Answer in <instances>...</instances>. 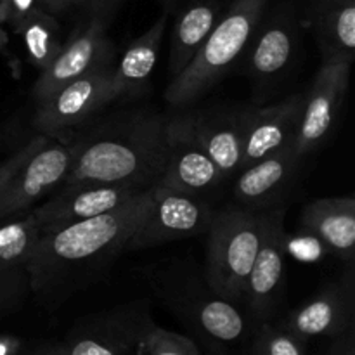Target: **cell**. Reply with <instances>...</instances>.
<instances>
[{
	"label": "cell",
	"mask_w": 355,
	"mask_h": 355,
	"mask_svg": "<svg viewBox=\"0 0 355 355\" xmlns=\"http://www.w3.org/2000/svg\"><path fill=\"white\" fill-rule=\"evenodd\" d=\"M149 207L151 187L99 217L42 232L24 266L30 290L49 307L61 304L127 250Z\"/></svg>",
	"instance_id": "6da1fadb"
},
{
	"label": "cell",
	"mask_w": 355,
	"mask_h": 355,
	"mask_svg": "<svg viewBox=\"0 0 355 355\" xmlns=\"http://www.w3.org/2000/svg\"><path fill=\"white\" fill-rule=\"evenodd\" d=\"M168 118L155 111H128L107 118L73 144L64 184L158 182L166 151Z\"/></svg>",
	"instance_id": "7a4b0ae2"
},
{
	"label": "cell",
	"mask_w": 355,
	"mask_h": 355,
	"mask_svg": "<svg viewBox=\"0 0 355 355\" xmlns=\"http://www.w3.org/2000/svg\"><path fill=\"white\" fill-rule=\"evenodd\" d=\"M269 0H231L193 61L170 80L165 99L175 110L191 106L217 85L248 52Z\"/></svg>",
	"instance_id": "3957f363"
},
{
	"label": "cell",
	"mask_w": 355,
	"mask_h": 355,
	"mask_svg": "<svg viewBox=\"0 0 355 355\" xmlns=\"http://www.w3.org/2000/svg\"><path fill=\"white\" fill-rule=\"evenodd\" d=\"M205 283L211 291L243 305L245 286L263 234V211L229 207L208 225Z\"/></svg>",
	"instance_id": "277c9868"
},
{
	"label": "cell",
	"mask_w": 355,
	"mask_h": 355,
	"mask_svg": "<svg viewBox=\"0 0 355 355\" xmlns=\"http://www.w3.org/2000/svg\"><path fill=\"white\" fill-rule=\"evenodd\" d=\"M191 329L194 342L208 355H234L255 326L245 307L208 288H194L168 302Z\"/></svg>",
	"instance_id": "5b68a950"
},
{
	"label": "cell",
	"mask_w": 355,
	"mask_h": 355,
	"mask_svg": "<svg viewBox=\"0 0 355 355\" xmlns=\"http://www.w3.org/2000/svg\"><path fill=\"white\" fill-rule=\"evenodd\" d=\"M153 324L149 302H128L76 321L62 345L68 355H139Z\"/></svg>",
	"instance_id": "8992f818"
},
{
	"label": "cell",
	"mask_w": 355,
	"mask_h": 355,
	"mask_svg": "<svg viewBox=\"0 0 355 355\" xmlns=\"http://www.w3.org/2000/svg\"><path fill=\"white\" fill-rule=\"evenodd\" d=\"M300 54V24L290 6L263 12L246 52V75L257 101H263L284 82Z\"/></svg>",
	"instance_id": "52a82bcc"
},
{
	"label": "cell",
	"mask_w": 355,
	"mask_h": 355,
	"mask_svg": "<svg viewBox=\"0 0 355 355\" xmlns=\"http://www.w3.org/2000/svg\"><path fill=\"white\" fill-rule=\"evenodd\" d=\"M284 208L263 211V234L245 286L243 307L253 326L276 321L286 297Z\"/></svg>",
	"instance_id": "ba28073f"
},
{
	"label": "cell",
	"mask_w": 355,
	"mask_h": 355,
	"mask_svg": "<svg viewBox=\"0 0 355 355\" xmlns=\"http://www.w3.org/2000/svg\"><path fill=\"white\" fill-rule=\"evenodd\" d=\"M352 62L347 58L322 59L318 75L302 99L300 120L290 148L298 158L305 159L318 151L335 130L349 90Z\"/></svg>",
	"instance_id": "9c48e42d"
},
{
	"label": "cell",
	"mask_w": 355,
	"mask_h": 355,
	"mask_svg": "<svg viewBox=\"0 0 355 355\" xmlns=\"http://www.w3.org/2000/svg\"><path fill=\"white\" fill-rule=\"evenodd\" d=\"M214 215V208L201 196L155 182L151 186V207L128 241L127 250L153 248L200 236L208 231Z\"/></svg>",
	"instance_id": "30bf717a"
},
{
	"label": "cell",
	"mask_w": 355,
	"mask_h": 355,
	"mask_svg": "<svg viewBox=\"0 0 355 355\" xmlns=\"http://www.w3.org/2000/svg\"><path fill=\"white\" fill-rule=\"evenodd\" d=\"M113 101V64L99 66L37 103L33 127L42 135H54L83 123Z\"/></svg>",
	"instance_id": "8fae6325"
},
{
	"label": "cell",
	"mask_w": 355,
	"mask_h": 355,
	"mask_svg": "<svg viewBox=\"0 0 355 355\" xmlns=\"http://www.w3.org/2000/svg\"><path fill=\"white\" fill-rule=\"evenodd\" d=\"M73 146L49 139L31 153L0 191V224L21 217L64 184L71 166Z\"/></svg>",
	"instance_id": "7c38bea8"
},
{
	"label": "cell",
	"mask_w": 355,
	"mask_h": 355,
	"mask_svg": "<svg viewBox=\"0 0 355 355\" xmlns=\"http://www.w3.org/2000/svg\"><path fill=\"white\" fill-rule=\"evenodd\" d=\"M227 180L194 135L189 113L177 114L166 121V151L158 184L184 193H211Z\"/></svg>",
	"instance_id": "4fadbf2b"
},
{
	"label": "cell",
	"mask_w": 355,
	"mask_h": 355,
	"mask_svg": "<svg viewBox=\"0 0 355 355\" xmlns=\"http://www.w3.org/2000/svg\"><path fill=\"white\" fill-rule=\"evenodd\" d=\"M111 59L113 45L106 33V17L90 16L85 24L69 35L58 55L40 71L33 85L35 101L40 103L66 83L99 66L111 64Z\"/></svg>",
	"instance_id": "5bb4252c"
},
{
	"label": "cell",
	"mask_w": 355,
	"mask_h": 355,
	"mask_svg": "<svg viewBox=\"0 0 355 355\" xmlns=\"http://www.w3.org/2000/svg\"><path fill=\"white\" fill-rule=\"evenodd\" d=\"M144 189L148 187L128 186V184H69L54 191V194L45 203L31 211L37 217L42 232H45L107 214L125 205Z\"/></svg>",
	"instance_id": "9a60e30c"
},
{
	"label": "cell",
	"mask_w": 355,
	"mask_h": 355,
	"mask_svg": "<svg viewBox=\"0 0 355 355\" xmlns=\"http://www.w3.org/2000/svg\"><path fill=\"white\" fill-rule=\"evenodd\" d=\"M355 288L354 274L349 270L345 279L329 283L318 295L298 305L277 321L297 338H336L354 328Z\"/></svg>",
	"instance_id": "2e32d148"
},
{
	"label": "cell",
	"mask_w": 355,
	"mask_h": 355,
	"mask_svg": "<svg viewBox=\"0 0 355 355\" xmlns=\"http://www.w3.org/2000/svg\"><path fill=\"white\" fill-rule=\"evenodd\" d=\"M304 94L270 106L239 110L243 142V168L270 155L291 148L300 120Z\"/></svg>",
	"instance_id": "e0dca14e"
},
{
	"label": "cell",
	"mask_w": 355,
	"mask_h": 355,
	"mask_svg": "<svg viewBox=\"0 0 355 355\" xmlns=\"http://www.w3.org/2000/svg\"><path fill=\"white\" fill-rule=\"evenodd\" d=\"M302 162L291 149H284L239 170L234 184L238 207L257 214L276 208L297 179Z\"/></svg>",
	"instance_id": "ac0fdd59"
},
{
	"label": "cell",
	"mask_w": 355,
	"mask_h": 355,
	"mask_svg": "<svg viewBox=\"0 0 355 355\" xmlns=\"http://www.w3.org/2000/svg\"><path fill=\"white\" fill-rule=\"evenodd\" d=\"M300 224L326 248L352 266L355 248V200L352 196L311 201L302 210Z\"/></svg>",
	"instance_id": "d6986e66"
},
{
	"label": "cell",
	"mask_w": 355,
	"mask_h": 355,
	"mask_svg": "<svg viewBox=\"0 0 355 355\" xmlns=\"http://www.w3.org/2000/svg\"><path fill=\"white\" fill-rule=\"evenodd\" d=\"M194 135L227 179L243 168L239 110L189 111Z\"/></svg>",
	"instance_id": "ffe728a7"
},
{
	"label": "cell",
	"mask_w": 355,
	"mask_h": 355,
	"mask_svg": "<svg viewBox=\"0 0 355 355\" xmlns=\"http://www.w3.org/2000/svg\"><path fill=\"white\" fill-rule=\"evenodd\" d=\"M227 6L225 0H189L179 10L170 38V80L179 76L193 61Z\"/></svg>",
	"instance_id": "44dd1931"
},
{
	"label": "cell",
	"mask_w": 355,
	"mask_h": 355,
	"mask_svg": "<svg viewBox=\"0 0 355 355\" xmlns=\"http://www.w3.org/2000/svg\"><path fill=\"white\" fill-rule=\"evenodd\" d=\"M168 12L163 14L148 31L135 38L113 68L116 99H135L148 90L159 58V44L165 35Z\"/></svg>",
	"instance_id": "7402d4cb"
},
{
	"label": "cell",
	"mask_w": 355,
	"mask_h": 355,
	"mask_svg": "<svg viewBox=\"0 0 355 355\" xmlns=\"http://www.w3.org/2000/svg\"><path fill=\"white\" fill-rule=\"evenodd\" d=\"M307 24L318 38L322 59L355 55V2L309 0Z\"/></svg>",
	"instance_id": "603a6c76"
},
{
	"label": "cell",
	"mask_w": 355,
	"mask_h": 355,
	"mask_svg": "<svg viewBox=\"0 0 355 355\" xmlns=\"http://www.w3.org/2000/svg\"><path fill=\"white\" fill-rule=\"evenodd\" d=\"M16 33H19L23 38L28 61L38 71H42L58 55L64 44L61 38V28L54 14L45 12L44 9H38L28 19H24Z\"/></svg>",
	"instance_id": "cb8c5ba5"
},
{
	"label": "cell",
	"mask_w": 355,
	"mask_h": 355,
	"mask_svg": "<svg viewBox=\"0 0 355 355\" xmlns=\"http://www.w3.org/2000/svg\"><path fill=\"white\" fill-rule=\"evenodd\" d=\"M42 234L33 211L0 224V272L24 267Z\"/></svg>",
	"instance_id": "d4e9b609"
},
{
	"label": "cell",
	"mask_w": 355,
	"mask_h": 355,
	"mask_svg": "<svg viewBox=\"0 0 355 355\" xmlns=\"http://www.w3.org/2000/svg\"><path fill=\"white\" fill-rule=\"evenodd\" d=\"M234 355H307V342L297 338L276 319L257 326Z\"/></svg>",
	"instance_id": "484cf974"
},
{
	"label": "cell",
	"mask_w": 355,
	"mask_h": 355,
	"mask_svg": "<svg viewBox=\"0 0 355 355\" xmlns=\"http://www.w3.org/2000/svg\"><path fill=\"white\" fill-rule=\"evenodd\" d=\"M139 355H207L189 336L153 324L144 335Z\"/></svg>",
	"instance_id": "4316f807"
},
{
	"label": "cell",
	"mask_w": 355,
	"mask_h": 355,
	"mask_svg": "<svg viewBox=\"0 0 355 355\" xmlns=\"http://www.w3.org/2000/svg\"><path fill=\"white\" fill-rule=\"evenodd\" d=\"M30 291V277L26 267L0 272V318L19 307Z\"/></svg>",
	"instance_id": "83f0119b"
},
{
	"label": "cell",
	"mask_w": 355,
	"mask_h": 355,
	"mask_svg": "<svg viewBox=\"0 0 355 355\" xmlns=\"http://www.w3.org/2000/svg\"><path fill=\"white\" fill-rule=\"evenodd\" d=\"M38 9H42L40 0H0V23L9 24L16 31Z\"/></svg>",
	"instance_id": "f1b7e54d"
},
{
	"label": "cell",
	"mask_w": 355,
	"mask_h": 355,
	"mask_svg": "<svg viewBox=\"0 0 355 355\" xmlns=\"http://www.w3.org/2000/svg\"><path fill=\"white\" fill-rule=\"evenodd\" d=\"M49 139H51V135H38V137H33L30 142H28V144H24L23 148L17 149L16 153H12L9 158H6L3 162H0V191L3 189V186L7 184V180L12 177V173L16 172L21 165H23L24 159H26L31 153L37 151L38 148H42V146H44Z\"/></svg>",
	"instance_id": "f546056e"
},
{
	"label": "cell",
	"mask_w": 355,
	"mask_h": 355,
	"mask_svg": "<svg viewBox=\"0 0 355 355\" xmlns=\"http://www.w3.org/2000/svg\"><path fill=\"white\" fill-rule=\"evenodd\" d=\"M324 355H355V331L354 328L347 329L343 335L333 338L331 345Z\"/></svg>",
	"instance_id": "4dcf8cb0"
},
{
	"label": "cell",
	"mask_w": 355,
	"mask_h": 355,
	"mask_svg": "<svg viewBox=\"0 0 355 355\" xmlns=\"http://www.w3.org/2000/svg\"><path fill=\"white\" fill-rule=\"evenodd\" d=\"M118 0H75V3H80L90 12V16L106 17V12L116 3Z\"/></svg>",
	"instance_id": "1f68e13d"
},
{
	"label": "cell",
	"mask_w": 355,
	"mask_h": 355,
	"mask_svg": "<svg viewBox=\"0 0 355 355\" xmlns=\"http://www.w3.org/2000/svg\"><path fill=\"white\" fill-rule=\"evenodd\" d=\"M17 355H68L62 343H47L30 350H21Z\"/></svg>",
	"instance_id": "d6a6232c"
},
{
	"label": "cell",
	"mask_w": 355,
	"mask_h": 355,
	"mask_svg": "<svg viewBox=\"0 0 355 355\" xmlns=\"http://www.w3.org/2000/svg\"><path fill=\"white\" fill-rule=\"evenodd\" d=\"M73 3H75V0H40V7L49 14L64 12Z\"/></svg>",
	"instance_id": "836d02e7"
},
{
	"label": "cell",
	"mask_w": 355,
	"mask_h": 355,
	"mask_svg": "<svg viewBox=\"0 0 355 355\" xmlns=\"http://www.w3.org/2000/svg\"><path fill=\"white\" fill-rule=\"evenodd\" d=\"M207 355H208V354H207Z\"/></svg>",
	"instance_id": "e575fe53"
}]
</instances>
